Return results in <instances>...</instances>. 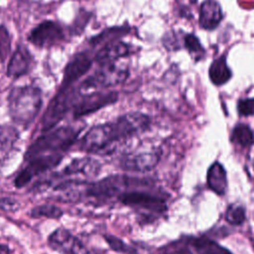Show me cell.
Wrapping results in <instances>:
<instances>
[{"label":"cell","mask_w":254,"mask_h":254,"mask_svg":"<svg viewBox=\"0 0 254 254\" xmlns=\"http://www.w3.org/2000/svg\"><path fill=\"white\" fill-rule=\"evenodd\" d=\"M160 254H196L190 238H180L160 249Z\"/></svg>","instance_id":"21"},{"label":"cell","mask_w":254,"mask_h":254,"mask_svg":"<svg viewBox=\"0 0 254 254\" xmlns=\"http://www.w3.org/2000/svg\"><path fill=\"white\" fill-rule=\"evenodd\" d=\"M11 50V37L5 26H0V61L5 62Z\"/></svg>","instance_id":"26"},{"label":"cell","mask_w":254,"mask_h":254,"mask_svg":"<svg viewBox=\"0 0 254 254\" xmlns=\"http://www.w3.org/2000/svg\"><path fill=\"white\" fill-rule=\"evenodd\" d=\"M246 218L245 208L240 204H231L225 211V219L232 225H240Z\"/></svg>","instance_id":"24"},{"label":"cell","mask_w":254,"mask_h":254,"mask_svg":"<svg viewBox=\"0 0 254 254\" xmlns=\"http://www.w3.org/2000/svg\"><path fill=\"white\" fill-rule=\"evenodd\" d=\"M207 187L216 194L223 195L227 190V176L224 167L218 163L214 162L208 168L206 175Z\"/></svg>","instance_id":"17"},{"label":"cell","mask_w":254,"mask_h":254,"mask_svg":"<svg viewBox=\"0 0 254 254\" xmlns=\"http://www.w3.org/2000/svg\"><path fill=\"white\" fill-rule=\"evenodd\" d=\"M209 78L214 85H223L232 77V71L229 68L224 55L215 59L209 66Z\"/></svg>","instance_id":"18"},{"label":"cell","mask_w":254,"mask_h":254,"mask_svg":"<svg viewBox=\"0 0 254 254\" xmlns=\"http://www.w3.org/2000/svg\"><path fill=\"white\" fill-rule=\"evenodd\" d=\"M41 106V90L35 86H20L10 92L8 98L9 114L12 120L22 127H28L35 120Z\"/></svg>","instance_id":"1"},{"label":"cell","mask_w":254,"mask_h":254,"mask_svg":"<svg viewBox=\"0 0 254 254\" xmlns=\"http://www.w3.org/2000/svg\"><path fill=\"white\" fill-rule=\"evenodd\" d=\"M185 47L190 54L194 56L195 59L200 58L204 53V50L200 45L199 40L192 34H189L185 37Z\"/></svg>","instance_id":"27"},{"label":"cell","mask_w":254,"mask_h":254,"mask_svg":"<svg viewBox=\"0 0 254 254\" xmlns=\"http://www.w3.org/2000/svg\"><path fill=\"white\" fill-rule=\"evenodd\" d=\"M132 53V48L125 43H106L95 55V61L100 64L116 62Z\"/></svg>","instance_id":"16"},{"label":"cell","mask_w":254,"mask_h":254,"mask_svg":"<svg viewBox=\"0 0 254 254\" xmlns=\"http://www.w3.org/2000/svg\"><path fill=\"white\" fill-rule=\"evenodd\" d=\"M231 139L241 147L247 148L254 144V133L248 125L238 124L233 128Z\"/></svg>","instance_id":"22"},{"label":"cell","mask_w":254,"mask_h":254,"mask_svg":"<svg viewBox=\"0 0 254 254\" xmlns=\"http://www.w3.org/2000/svg\"><path fill=\"white\" fill-rule=\"evenodd\" d=\"M18 138V132L12 126H5L0 130V166L14 150Z\"/></svg>","instance_id":"19"},{"label":"cell","mask_w":254,"mask_h":254,"mask_svg":"<svg viewBox=\"0 0 254 254\" xmlns=\"http://www.w3.org/2000/svg\"><path fill=\"white\" fill-rule=\"evenodd\" d=\"M128 77V69L116 62L102 64V67L87 77L80 84V90L85 91L92 88H105L122 83Z\"/></svg>","instance_id":"6"},{"label":"cell","mask_w":254,"mask_h":254,"mask_svg":"<svg viewBox=\"0 0 254 254\" xmlns=\"http://www.w3.org/2000/svg\"><path fill=\"white\" fill-rule=\"evenodd\" d=\"M64 31L58 23L44 21L31 31L28 39L34 46L48 49L61 44L64 41Z\"/></svg>","instance_id":"9"},{"label":"cell","mask_w":254,"mask_h":254,"mask_svg":"<svg viewBox=\"0 0 254 254\" xmlns=\"http://www.w3.org/2000/svg\"><path fill=\"white\" fill-rule=\"evenodd\" d=\"M73 90L71 86L61 85L58 92L50 101L41 121L43 132L51 131L66 114L71 104L73 105Z\"/></svg>","instance_id":"4"},{"label":"cell","mask_w":254,"mask_h":254,"mask_svg":"<svg viewBox=\"0 0 254 254\" xmlns=\"http://www.w3.org/2000/svg\"><path fill=\"white\" fill-rule=\"evenodd\" d=\"M120 140L123 138L115 121L99 124L90 128L81 138L79 149L87 153L104 154Z\"/></svg>","instance_id":"3"},{"label":"cell","mask_w":254,"mask_h":254,"mask_svg":"<svg viewBox=\"0 0 254 254\" xmlns=\"http://www.w3.org/2000/svg\"><path fill=\"white\" fill-rule=\"evenodd\" d=\"M32 63V57L25 46H19L12 55L8 66L7 75L12 78H18L26 74Z\"/></svg>","instance_id":"15"},{"label":"cell","mask_w":254,"mask_h":254,"mask_svg":"<svg viewBox=\"0 0 254 254\" xmlns=\"http://www.w3.org/2000/svg\"><path fill=\"white\" fill-rule=\"evenodd\" d=\"M92 64V60L85 53L75 55L66 64L62 81L63 86H71L79 77L85 74Z\"/></svg>","instance_id":"13"},{"label":"cell","mask_w":254,"mask_h":254,"mask_svg":"<svg viewBox=\"0 0 254 254\" xmlns=\"http://www.w3.org/2000/svg\"><path fill=\"white\" fill-rule=\"evenodd\" d=\"M190 240L196 254H232L227 248L208 237H191Z\"/></svg>","instance_id":"20"},{"label":"cell","mask_w":254,"mask_h":254,"mask_svg":"<svg viewBox=\"0 0 254 254\" xmlns=\"http://www.w3.org/2000/svg\"><path fill=\"white\" fill-rule=\"evenodd\" d=\"M100 164L97 160L84 157V158H77L72 160L68 165L64 167L57 177H75L74 181H77L76 177H81L84 179H90L100 172Z\"/></svg>","instance_id":"12"},{"label":"cell","mask_w":254,"mask_h":254,"mask_svg":"<svg viewBox=\"0 0 254 254\" xmlns=\"http://www.w3.org/2000/svg\"><path fill=\"white\" fill-rule=\"evenodd\" d=\"M123 204L135 208L141 212L148 214L161 215L167 210V203L165 198L157 194H153L144 190H125L118 198Z\"/></svg>","instance_id":"5"},{"label":"cell","mask_w":254,"mask_h":254,"mask_svg":"<svg viewBox=\"0 0 254 254\" xmlns=\"http://www.w3.org/2000/svg\"><path fill=\"white\" fill-rule=\"evenodd\" d=\"M160 160V151L156 148L135 151L122 157L120 164L124 170L131 172H148L153 170Z\"/></svg>","instance_id":"11"},{"label":"cell","mask_w":254,"mask_h":254,"mask_svg":"<svg viewBox=\"0 0 254 254\" xmlns=\"http://www.w3.org/2000/svg\"><path fill=\"white\" fill-rule=\"evenodd\" d=\"M0 254H11L9 246L6 244H0Z\"/></svg>","instance_id":"29"},{"label":"cell","mask_w":254,"mask_h":254,"mask_svg":"<svg viewBox=\"0 0 254 254\" xmlns=\"http://www.w3.org/2000/svg\"><path fill=\"white\" fill-rule=\"evenodd\" d=\"M50 247L62 254H90L85 245L67 229L60 227L48 238Z\"/></svg>","instance_id":"10"},{"label":"cell","mask_w":254,"mask_h":254,"mask_svg":"<svg viewBox=\"0 0 254 254\" xmlns=\"http://www.w3.org/2000/svg\"><path fill=\"white\" fill-rule=\"evenodd\" d=\"M104 239L107 242V244L109 245V247L118 253L121 254H134L135 251L134 249L129 246L128 244H126L122 239L114 236V235H104Z\"/></svg>","instance_id":"25"},{"label":"cell","mask_w":254,"mask_h":254,"mask_svg":"<svg viewBox=\"0 0 254 254\" xmlns=\"http://www.w3.org/2000/svg\"><path fill=\"white\" fill-rule=\"evenodd\" d=\"M64 214V211L53 204H41L31 209L30 215L33 218L47 217V218H60Z\"/></svg>","instance_id":"23"},{"label":"cell","mask_w":254,"mask_h":254,"mask_svg":"<svg viewBox=\"0 0 254 254\" xmlns=\"http://www.w3.org/2000/svg\"><path fill=\"white\" fill-rule=\"evenodd\" d=\"M79 131L72 127H60L40 136L27 149L24 159L29 161L35 157L49 154H62L76 140Z\"/></svg>","instance_id":"2"},{"label":"cell","mask_w":254,"mask_h":254,"mask_svg":"<svg viewBox=\"0 0 254 254\" xmlns=\"http://www.w3.org/2000/svg\"><path fill=\"white\" fill-rule=\"evenodd\" d=\"M118 93L114 91H95L85 94L79 100L73 102L72 114L74 118L89 115L107 105L117 101Z\"/></svg>","instance_id":"8"},{"label":"cell","mask_w":254,"mask_h":254,"mask_svg":"<svg viewBox=\"0 0 254 254\" xmlns=\"http://www.w3.org/2000/svg\"><path fill=\"white\" fill-rule=\"evenodd\" d=\"M237 111L241 116L254 115V98L240 99L237 103Z\"/></svg>","instance_id":"28"},{"label":"cell","mask_w":254,"mask_h":254,"mask_svg":"<svg viewBox=\"0 0 254 254\" xmlns=\"http://www.w3.org/2000/svg\"><path fill=\"white\" fill-rule=\"evenodd\" d=\"M63 159V154H49L35 157L28 162L27 166L17 175L14 180L16 188H23L29 184L33 178L39 176L55 167H57Z\"/></svg>","instance_id":"7"},{"label":"cell","mask_w":254,"mask_h":254,"mask_svg":"<svg viewBox=\"0 0 254 254\" xmlns=\"http://www.w3.org/2000/svg\"><path fill=\"white\" fill-rule=\"evenodd\" d=\"M223 14L221 6L216 0H204L199 8L198 24L201 29L210 31L218 27Z\"/></svg>","instance_id":"14"}]
</instances>
